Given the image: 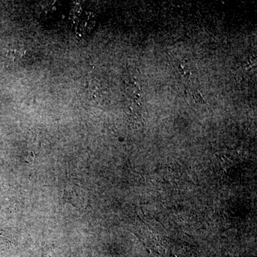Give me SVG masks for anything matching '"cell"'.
<instances>
[{
	"label": "cell",
	"mask_w": 257,
	"mask_h": 257,
	"mask_svg": "<svg viewBox=\"0 0 257 257\" xmlns=\"http://www.w3.org/2000/svg\"><path fill=\"white\" fill-rule=\"evenodd\" d=\"M194 99L198 102H204V99H203L202 96L201 95L200 93L199 92H196L194 95Z\"/></svg>",
	"instance_id": "6da1fadb"
}]
</instances>
